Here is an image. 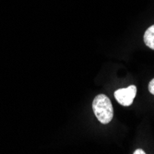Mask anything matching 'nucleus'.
Returning <instances> with one entry per match:
<instances>
[{
  "label": "nucleus",
  "instance_id": "nucleus-3",
  "mask_svg": "<svg viewBox=\"0 0 154 154\" xmlns=\"http://www.w3.org/2000/svg\"><path fill=\"white\" fill-rule=\"evenodd\" d=\"M143 38H144L145 45L149 48L154 50V25L149 27L148 29L146 30Z\"/></svg>",
  "mask_w": 154,
  "mask_h": 154
},
{
  "label": "nucleus",
  "instance_id": "nucleus-5",
  "mask_svg": "<svg viewBox=\"0 0 154 154\" xmlns=\"http://www.w3.org/2000/svg\"><path fill=\"white\" fill-rule=\"evenodd\" d=\"M133 153H134V154H139V153H140V154H145L146 152H145L144 150L140 149H136Z\"/></svg>",
  "mask_w": 154,
  "mask_h": 154
},
{
  "label": "nucleus",
  "instance_id": "nucleus-1",
  "mask_svg": "<svg viewBox=\"0 0 154 154\" xmlns=\"http://www.w3.org/2000/svg\"><path fill=\"white\" fill-rule=\"evenodd\" d=\"M92 110L96 118L102 124H108L114 117V109L109 98L104 94L97 95L92 103Z\"/></svg>",
  "mask_w": 154,
  "mask_h": 154
},
{
  "label": "nucleus",
  "instance_id": "nucleus-2",
  "mask_svg": "<svg viewBox=\"0 0 154 154\" xmlns=\"http://www.w3.org/2000/svg\"><path fill=\"white\" fill-rule=\"evenodd\" d=\"M137 94V87L131 85L128 88L119 89L115 91L116 100L123 106H130Z\"/></svg>",
  "mask_w": 154,
  "mask_h": 154
},
{
  "label": "nucleus",
  "instance_id": "nucleus-4",
  "mask_svg": "<svg viewBox=\"0 0 154 154\" xmlns=\"http://www.w3.org/2000/svg\"><path fill=\"white\" fill-rule=\"evenodd\" d=\"M149 91L151 94L154 95V79H152L149 83Z\"/></svg>",
  "mask_w": 154,
  "mask_h": 154
}]
</instances>
